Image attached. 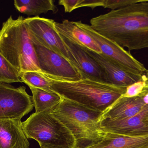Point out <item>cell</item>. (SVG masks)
Segmentation results:
<instances>
[{"mask_svg": "<svg viewBox=\"0 0 148 148\" xmlns=\"http://www.w3.org/2000/svg\"><path fill=\"white\" fill-rule=\"evenodd\" d=\"M90 27L129 52L148 48V0L92 18Z\"/></svg>", "mask_w": 148, "mask_h": 148, "instance_id": "obj_1", "label": "cell"}, {"mask_svg": "<svg viewBox=\"0 0 148 148\" xmlns=\"http://www.w3.org/2000/svg\"><path fill=\"white\" fill-rule=\"evenodd\" d=\"M51 80L50 89L62 98L104 113L125 94L127 89L90 80L75 82Z\"/></svg>", "mask_w": 148, "mask_h": 148, "instance_id": "obj_2", "label": "cell"}, {"mask_svg": "<svg viewBox=\"0 0 148 148\" xmlns=\"http://www.w3.org/2000/svg\"><path fill=\"white\" fill-rule=\"evenodd\" d=\"M24 19L11 16L0 30V54L20 74L27 71L40 72L34 44L25 26Z\"/></svg>", "mask_w": 148, "mask_h": 148, "instance_id": "obj_3", "label": "cell"}, {"mask_svg": "<svg viewBox=\"0 0 148 148\" xmlns=\"http://www.w3.org/2000/svg\"><path fill=\"white\" fill-rule=\"evenodd\" d=\"M104 113L62 98L51 112L72 132L76 141V148H87L101 140L103 132L101 122Z\"/></svg>", "mask_w": 148, "mask_h": 148, "instance_id": "obj_4", "label": "cell"}, {"mask_svg": "<svg viewBox=\"0 0 148 148\" xmlns=\"http://www.w3.org/2000/svg\"><path fill=\"white\" fill-rule=\"evenodd\" d=\"M22 124L27 138L36 140L40 147L76 148L72 132L51 112L34 113Z\"/></svg>", "mask_w": 148, "mask_h": 148, "instance_id": "obj_5", "label": "cell"}, {"mask_svg": "<svg viewBox=\"0 0 148 148\" xmlns=\"http://www.w3.org/2000/svg\"><path fill=\"white\" fill-rule=\"evenodd\" d=\"M24 22L34 45L44 47L60 55L77 68L75 60L56 29L53 20L34 17L25 18Z\"/></svg>", "mask_w": 148, "mask_h": 148, "instance_id": "obj_6", "label": "cell"}, {"mask_svg": "<svg viewBox=\"0 0 148 148\" xmlns=\"http://www.w3.org/2000/svg\"><path fill=\"white\" fill-rule=\"evenodd\" d=\"M41 73L52 80L75 82L82 80L77 69L68 60L41 46L34 45Z\"/></svg>", "mask_w": 148, "mask_h": 148, "instance_id": "obj_7", "label": "cell"}, {"mask_svg": "<svg viewBox=\"0 0 148 148\" xmlns=\"http://www.w3.org/2000/svg\"><path fill=\"white\" fill-rule=\"evenodd\" d=\"M32 96L26 87H15L9 83H0V118L21 119L33 110Z\"/></svg>", "mask_w": 148, "mask_h": 148, "instance_id": "obj_8", "label": "cell"}, {"mask_svg": "<svg viewBox=\"0 0 148 148\" xmlns=\"http://www.w3.org/2000/svg\"><path fill=\"white\" fill-rule=\"evenodd\" d=\"M75 22L78 27L93 38L99 46L103 54L127 69L143 74H146L147 69L144 65L135 58L130 52L98 34L90 25L83 23L81 21Z\"/></svg>", "mask_w": 148, "mask_h": 148, "instance_id": "obj_9", "label": "cell"}, {"mask_svg": "<svg viewBox=\"0 0 148 148\" xmlns=\"http://www.w3.org/2000/svg\"><path fill=\"white\" fill-rule=\"evenodd\" d=\"M84 48L104 70L108 84L127 87L135 83L147 80L146 74L129 70L101 53Z\"/></svg>", "mask_w": 148, "mask_h": 148, "instance_id": "obj_10", "label": "cell"}, {"mask_svg": "<svg viewBox=\"0 0 148 148\" xmlns=\"http://www.w3.org/2000/svg\"><path fill=\"white\" fill-rule=\"evenodd\" d=\"M148 105L136 115L121 120L102 119L101 129L109 132L130 136L148 135Z\"/></svg>", "mask_w": 148, "mask_h": 148, "instance_id": "obj_11", "label": "cell"}, {"mask_svg": "<svg viewBox=\"0 0 148 148\" xmlns=\"http://www.w3.org/2000/svg\"><path fill=\"white\" fill-rule=\"evenodd\" d=\"M61 36L75 60L77 68L82 75V80H91L108 84L104 70L84 48Z\"/></svg>", "mask_w": 148, "mask_h": 148, "instance_id": "obj_12", "label": "cell"}, {"mask_svg": "<svg viewBox=\"0 0 148 148\" xmlns=\"http://www.w3.org/2000/svg\"><path fill=\"white\" fill-rule=\"evenodd\" d=\"M21 119L0 118V148H29Z\"/></svg>", "mask_w": 148, "mask_h": 148, "instance_id": "obj_13", "label": "cell"}, {"mask_svg": "<svg viewBox=\"0 0 148 148\" xmlns=\"http://www.w3.org/2000/svg\"><path fill=\"white\" fill-rule=\"evenodd\" d=\"M146 105L142 94L133 97L122 96L104 113L102 119L121 120L132 117L139 114Z\"/></svg>", "mask_w": 148, "mask_h": 148, "instance_id": "obj_14", "label": "cell"}, {"mask_svg": "<svg viewBox=\"0 0 148 148\" xmlns=\"http://www.w3.org/2000/svg\"><path fill=\"white\" fill-rule=\"evenodd\" d=\"M55 27L61 36L72 42L96 53H101L100 47L93 38L78 27L75 21L64 20L61 23L55 22Z\"/></svg>", "mask_w": 148, "mask_h": 148, "instance_id": "obj_15", "label": "cell"}, {"mask_svg": "<svg viewBox=\"0 0 148 148\" xmlns=\"http://www.w3.org/2000/svg\"><path fill=\"white\" fill-rule=\"evenodd\" d=\"M103 132L101 140L87 148H148V135L130 136Z\"/></svg>", "mask_w": 148, "mask_h": 148, "instance_id": "obj_16", "label": "cell"}, {"mask_svg": "<svg viewBox=\"0 0 148 148\" xmlns=\"http://www.w3.org/2000/svg\"><path fill=\"white\" fill-rule=\"evenodd\" d=\"M14 5L18 11L29 16L37 17L49 11L56 14L58 11L53 0H15Z\"/></svg>", "mask_w": 148, "mask_h": 148, "instance_id": "obj_17", "label": "cell"}, {"mask_svg": "<svg viewBox=\"0 0 148 148\" xmlns=\"http://www.w3.org/2000/svg\"><path fill=\"white\" fill-rule=\"evenodd\" d=\"M32 92V98L36 113L52 112L60 104L62 98L53 91H46L34 87H29Z\"/></svg>", "mask_w": 148, "mask_h": 148, "instance_id": "obj_18", "label": "cell"}, {"mask_svg": "<svg viewBox=\"0 0 148 148\" xmlns=\"http://www.w3.org/2000/svg\"><path fill=\"white\" fill-rule=\"evenodd\" d=\"M22 82L24 83L28 87L41 89L51 92V79L40 72L27 71L21 73L20 75Z\"/></svg>", "mask_w": 148, "mask_h": 148, "instance_id": "obj_19", "label": "cell"}, {"mask_svg": "<svg viewBox=\"0 0 148 148\" xmlns=\"http://www.w3.org/2000/svg\"><path fill=\"white\" fill-rule=\"evenodd\" d=\"M19 71L0 54V83L22 82Z\"/></svg>", "mask_w": 148, "mask_h": 148, "instance_id": "obj_20", "label": "cell"}, {"mask_svg": "<svg viewBox=\"0 0 148 148\" xmlns=\"http://www.w3.org/2000/svg\"><path fill=\"white\" fill-rule=\"evenodd\" d=\"M140 1V0H105L103 8L110 9L111 10H115L137 3Z\"/></svg>", "mask_w": 148, "mask_h": 148, "instance_id": "obj_21", "label": "cell"}, {"mask_svg": "<svg viewBox=\"0 0 148 148\" xmlns=\"http://www.w3.org/2000/svg\"><path fill=\"white\" fill-rule=\"evenodd\" d=\"M146 81V80L138 82L127 87L126 92L122 96L127 97L138 96L143 91L145 87Z\"/></svg>", "mask_w": 148, "mask_h": 148, "instance_id": "obj_22", "label": "cell"}, {"mask_svg": "<svg viewBox=\"0 0 148 148\" xmlns=\"http://www.w3.org/2000/svg\"><path fill=\"white\" fill-rule=\"evenodd\" d=\"M143 96V100L146 105H148V92H143L142 93Z\"/></svg>", "mask_w": 148, "mask_h": 148, "instance_id": "obj_23", "label": "cell"}, {"mask_svg": "<svg viewBox=\"0 0 148 148\" xmlns=\"http://www.w3.org/2000/svg\"><path fill=\"white\" fill-rule=\"evenodd\" d=\"M143 91H144V92H148V79L146 80L145 87H144Z\"/></svg>", "mask_w": 148, "mask_h": 148, "instance_id": "obj_24", "label": "cell"}, {"mask_svg": "<svg viewBox=\"0 0 148 148\" xmlns=\"http://www.w3.org/2000/svg\"><path fill=\"white\" fill-rule=\"evenodd\" d=\"M146 76H147V78L148 79V70H147V71L146 72Z\"/></svg>", "mask_w": 148, "mask_h": 148, "instance_id": "obj_25", "label": "cell"}, {"mask_svg": "<svg viewBox=\"0 0 148 148\" xmlns=\"http://www.w3.org/2000/svg\"><path fill=\"white\" fill-rule=\"evenodd\" d=\"M40 148H43V147H40Z\"/></svg>", "mask_w": 148, "mask_h": 148, "instance_id": "obj_26", "label": "cell"}, {"mask_svg": "<svg viewBox=\"0 0 148 148\" xmlns=\"http://www.w3.org/2000/svg\"><path fill=\"white\" fill-rule=\"evenodd\" d=\"M147 121H148V119H147Z\"/></svg>", "mask_w": 148, "mask_h": 148, "instance_id": "obj_27", "label": "cell"}]
</instances>
